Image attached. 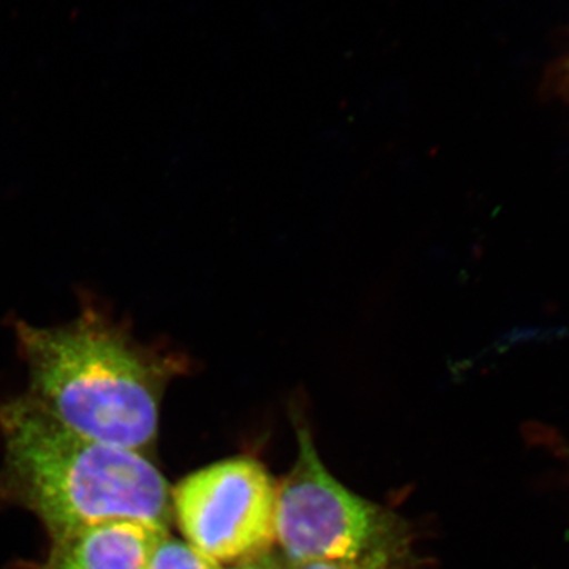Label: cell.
Here are the masks:
<instances>
[{
    "mask_svg": "<svg viewBox=\"0 0 569 569\" xmlns=\"http://www.w3.org/2000/svg\"><path fill=\"white\" fill-rule=\"evenodd\" d=\"M29 400L78 436L141 452L159 430L164 388L187 356L142 346L96 306L56 328L18 321Z\"/></svg>",
    "mask_w": 569,
    "mask_h": 569,
    "instance_id": "6da1fadb",
    "label": "cell"
},
{
    "mask_svg": "<svg viewBox=\"0 0 569 569\" xmlns=\"http://www.w3.org/2000/svg\"><path fill=\"white\" fill-rule=\"evenodd\" d=\"M565 77H567L568 86H569V62L565 66Z\"/></svg>",
    "mask_w": 569,
    "mask_h": 569,
    "instance_id": "30bf717a",
    "label": "cell"
},
{
    "mask_svg": "<svg viewBox=\"0 0 569 569\" xmlns=\"http://www.w3.org/2000/svg\"><path fill=\"white\" fill-rule=\"evenodd\" d=\"M171 497L187 542L219 565L252 560L276 542L277 486L258 460L201 468Z\"/></svg>",
    "mask_w": 569,
    "mask_h": 569,
    "instance_id": "277c9868",
    "label": "cell"
},
{
    "mask_svg": "<svg viewBox=\"0 0 569 569\" xmlns=\"http://www.w3.org/2000/svg\"><path fill=\"white\" fill-rule=\"evenodd\" d=\"M299 452L277 486L276 541L296 565L348 561L397 569L407 556L402 520L351 492L321 462L309 430H298Z\"/></svg>",
    "mask_w": 569,
    "mask_h": 569,
    "instance_id": "3957f363",
    "label": "cell"
},
{
    "mask_svg": "<svg viewBox=\"0 0 569 569\" xmlns=\"http://www.w3.org/2000/svg\"><path fill=\"white\" fill-rule=\"evenodd\" d=\"M159 529L141 520L93 523L52 539L50 560L40 569H146Z\"/></svg>",
    "mask_w": 569,
    "mask_h": 569,
    "instance_id": "5b68a950",
    "label": "cell"
},
{
    "mask_svg": "<svg viewBox=\"0 0 569 569\" xmlns=\"http://www.w3.org/2000/svg\"><path fill=\"white\" fill-rule=\"evenodd\" d=\"M0 436L7 488L51 539L119 519L168 530L170 486L141 452L78 436L26 396L0 403Z\"/></svg>",
    "mask_w": 569,
    "mask_h": 569,
    "instance_id": "7a4b0ae2",
    "label": "cell"
},
{
    "mask_svg": "<svg viewBox=\"0 0 569 569\" xmlns=\"http://www.w3.org/2000/svg\"><path fill=\"white\" fill-rule=\"evenodd\" d=\"M548 443L556 448V451L559 452L560 458L565 460V463H567L569 468V441L567 438L557 437V433H552Z\"/></svg>",
    "mask_w": 569,
    "mask_h": 569,
    "instance_id": "ba28073f",
    "label": "cell"
},
{
    "mask_svg": "<svg viewBox=\"0 0 569 569\" xmlns=\"http://www.w3.org/2000/svg\"><path fill=\"white\" fill-rule=\"evenodd\" d=\"M146 569H222V565L209 559L189 542L171 537L167 531L153 545Z\"/></svg>",
    "mask_w": 569,
    "mask_h": 569,
    "instance_id": "8992f818",
    "label": "cell"
},
{
    "mask_svg": "<svg viewBox=\"0 0 569 569\" xmlns=\"http://www.w3.org/2000/svg\"><path fill=\"white\" fill-rule=\"evenodd\" d=\"M233 569H269L264 567H258V565L247 563L242 565V567L233 568Z\"/></svg>",
    "mask_w": 569,
    "mask_h": 569,
    "instance_id": "9c48e42d",
    "label": "cell"
},
{
    "mask_svg": "<svg viewBox=\"0 0 569 569\" xmlns=\"http://www.w3.org/2000/svg\"><path fill=\"white\" fill-rule=\"evenodd\" d=\"M295 569H370L358 563H348V561H307V563L296 565Z\"/></svg>",
    "mask_w": 569,
    "mask_h": 569,
    "instance_id": "52a82bcc",
    "label": "cell"
}]
</instances>
